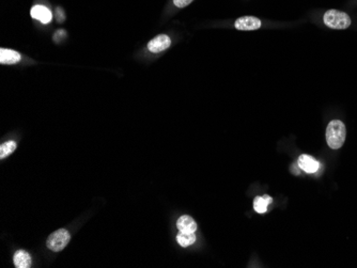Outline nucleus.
I'll use <instances>...</instances> for the list:
<instances>
[{
	"instance_id": "f257e3e1",
	"label": "nucleus",
	"mask_w": 357,
	"mask_h": 268,
	"mask_svg": "<svg viewBox=\"0 0 357 268\" xmlns=\"http://www.w3.org/2000/svg\"><path fill=\"white\" fill-rule=\"evenodd\" d=\"M347 137V129L344 123L340 120L330 121L326 129V141L330 149H340Z\"/></svg>"
},
{
	"instance_id": "f03ea898",
	"label": "nucleus",
	"mask_w": 357,
	"mask_h": 268,
	"mask_svg": "<svg viewBox=\"0 0 357 268\" xmlns=\"http://www.w3.org/2000/svg\"><path fill=\"white\" fill-rule=\"evenodd\" d=\"M324 24L331 29H347L351 26V17L346 12L331 9L325 12L323 16Z\"/></svg>"
},
{
	"instance_id": "7ed1b4c3",
	"label": "nucleus",
	"mask_w": 357,
	"mask_h": 268,
	"mask_svg": "<svg viewBox=\"0 0 357 268\" xmlns=\"http://www.w3.org/2000/svg\"><path fill=\"white\" fill-rule=\"evenodd\" d=\"M71 235L68 230L60 229L50 234L46 240V246L49 250L54 252H59L65 249L70 242Z\"/></svg>"
},
{
	"instance_id": "20e7f679",
	"label": "nucleus",
	"mask_w": 357,
	"mask_h": 268,
	"mask_svg": "<svg viewBox=\"0 0 357 268\" xmlns=\"http://www.w3.org/2000/svg\"><path fill=\"white\" fill-rule=\"evenodd\" d=\"M170 45H171L170 37L166 34H160L148 43V49L151 53L157 54L169 48Z\"/></svg>"
},
{
	"instance_id": "39448f33",
	"label": "nucleus",
	"mask_w": 357,
	"mask_h": 268,
	"mask_svg": "<svg viewBox=\"0 0 357 268\" xmlns=\"http://www.w3.org/2000/svg\"><path fill=\"white\" fill-rule=\"evenodd\" d=\"M234 26L237 30H257L261 27V20L254 16H243L236 19Z\"/></svg>"
},
{
	"instance_id": "423d86ee",
	"label": "nucleus",
	"mask_w": 357,
	"mask_h": 268,
	"mask_svg": "<svg viewBox=\"0 0 357 268\" xmlns=\"http://www.w3.org/2000/svg\"><path fill=\"white\" fill-rule=\"evenodd\" d=\"M298 164L302 170H304L307 173H314L319 170V168H320V163H319V161L314 159L312 156L307 154H303L299 157Z\"/></svg>"
},
{
	"instance_id": "0eeeda50",
	"label": "nucleus",
	"mask_w": 357,
	"mask_h": 268,
	"mask_svg": "<svg viewBox=\"0 0 357 268\" xmlns=\"http://www.w3.org/2000/svg\"><path fill=\"white\" fill-rule=\"evenodd\" d=\"M176 226L179 231L183 233H195L197 231V223L190 216L184 215L177 219Z\"/></svg>"
},
{
	"instance_id": "6e6552de",
	"label": "nucleus",
	"mask_w": 357,
	"mask_h": 268,
	"mask_svg": "<svg viewBox=\"0 0 357 268\" xmlns=\"http://www.w3.org/2000/svg\"><path fill=\"white\" fill-rule=\"evenodd\" d=\"M30 14L32 18L40 20L43 24L50 23L53 18L52 12L44 6H34L30 11Z\"/></svg>"
},
{
	"instance_id": "1a4fd4ad",
	"label": "nucleus",
	"mask_w": 357,
	"mask_h": 268,
	"mask_svg": "<svg viewBox=\"0 0 357 268\" xmlns=\"http://www.w3.org/2000/svg\"><path fill=\"white\" fill-rule=\"evenodd\" d=\"M21 55L19 53L12 49H0V63L2 65H15L19 62Z\"/></svg>"
},
{
	"instance_id": "9d476101",
	"label": "nucleus",
	"mask_w": 357,
	"mask_h": 268,
	"mask_svg": "<svg viewBox=\"0 0 357 268\" xmlns=\"http://www.w3.org/2000/svg\"><path fill=\"white\" fill-rule=\"evenodd\" d=\"M13 262L17 268H29L31 266L32 260L30 254L25 250H18L15 252L13 257Z\"/></svg>"
},
{
	"instance_id": "9b49d317",
	"label": "nucleus",
	"mask_w": 357,
	"mask_h": 268,
	"mask_svg": "<svg viewBox=\"0 0 357 268\" xmlns=\"http://www.w3.org/2000/svg\"><path fill=\"white\" fill-rule=\"evenodd\" d=\"M273 202V198L264 195L262 197H256L253 200V210L258 214H264L267 211V207Z\"/></svg>"
},
{
	"instance_id": "f8f14e48",
	"label": "nucleus",
	"mask_w": 357,
	"mask_h": 268,
	"mask_svg": "<svg viewBox=\"0 0 357 268\" xmlns=\"http://www.w3.org/2000/svg\"><path fill=\"white\" fill-rule=\"evenodd\" d=\"M176 240L179 242V245L182 247H188L190 245H193L196 241V235L195 233H183L180 232L176 236Z\"/></svg>"
},
{
	"instance_id": "ddd939ff",
	"label": "nucleus",
	"mask_w": 357,
	"mask_h": 268,
	"mask_svg": "<svg viewBox=\"0 0 357 268\" xmlns=\"http://www.w3.org/2000/svg\"><path fill=\"white\" fill-rule=\"evenodd\" d=\"M16 150L15 141H7L0 146V158L4 159Z\"/></svg>"
},
{
	"instance_id": "4468645a",
	"label": "nucleus",
	"mask_w": 357,
	"mask_h": 268,
	"mask_svg": "<svg viewBox=\"0 0 357 268\" xmlns=\"http://www.w3.org/2000/svg\"><path fill=\"white\" fill-rule=\"evenodd\" d=\"M194 0H173V4L177 8H185L188 5H190Z\"/></svg>"
},
{
	"instance_id": "2eb2a0df",
	"label": "nucleus",
	"mask_w": 357,
	"mask_h": 268,
	"mask_svg": "<svg viewBox=\"0 0 357 268\" xmlns=\"http://www.w3.org/2000/svg\"><path fill=\"white\" fill-rule=\"evenodd\" d=\"M57 12H58V13L60 14V16H59V22L61 23V22H63V18H65V16H63L61 13H62V12H61V9H57Z\"/></svg>"
}]
</instances>
